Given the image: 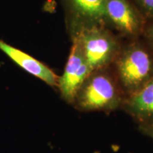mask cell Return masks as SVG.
Listing matches in <instances>:
<instances>
[{
    "label": "cell",
    "instance_id": "5",
    "mask_svg": "<svg viewBox=\"0 0 153 153\" xmlns=\"http://www.w3.org/2000/svg\"><path fill=\"white\" fill-rule=\"evenodd\" d=\"M0 50L25 71L39 78L47 85L52 87L57 86L59 78L52 70L43 63L1 40H0Z\"/></svg>",
    "mask_w": 153,
    "mask_h": 153
},
{
    "label": "cell",
    "instance_id": "6",
    "mask_svg": "<svg viewBox=\"0 0 153 153\" xmlns=\"http://www.w3.org/2000/svg\"><path fill=\"white\" fill-rule=\"evenodd\" d=\"M106 16L127 33H136L139 28L138 19L126 0H107Z\"/></svg>",
    "mask_w": 153,
    "mask_h": 153
},
{
    "label": "cell",
    "instance_id": "9",
    "mask_svg": "<svg viewBox=\"0 0 153 153\" xmlns=\"http://www.w3.org/2000/svg\"><path fill=\"white\" fill-rule=\"evenodd\" d=\"M138 1L147 13L153 15V0H138Z\"/></svg>",
    "mask_w": 153,
    "mask_h": 153
},
{
    "label": "cell",
    "instance_id": "11",
    "mask_svg": "<svg viewBox=\"0 0 153 153\" xmlns=\"http://www.w3.org/2000/svg\"><path fill=\"white\" fill-rule=\"evenodd\" d=\"M150 131L151 132V135H152V136L153 137V127L151 128L150 129Z\"/></svg>",
    "mask_w": 153,
    "mask_h": 153
},
{
    "label": "cell",
    "instance_id": "4",
    "mask_svg": "<svg viewBox=\"0 0 153 153\" xmlns=\"http://www.w3.org/2000/svg\"><path fill=\"white\" fill-rule=\"evenodd\" d=\"M78 38L85 60L92 71L106 65L112 58L114 43L102 30L97 28H87Z\"/></svg>",
    "mask_w": 153,
    "mask_h": 153
},
{
    "label": "cell",
    "instance_id": "3",
    "mask_svg": "<svg viewBox=\"0 0 153 153\" xmlns=\"http://www.w3.org/2000/svg\"><path fill=\"white\" fill-rule=\"evenodd\" d=\"M92 72L85 60L77 36L74 40L64 72L58 79L57 87L62 98L68 103H73L80 87Z\"/></svg>",
    "mask_w": 153,
    "mask_h": 153
},
{
    "label": "cell",
    "instance_id": "1",
    "mask_svg": "<svg viewBox=\"0 0 153 153\" xmlns=\"http://www.w3.org/2000/svg\"><path fill=\"white\" fill-rule=\"evenodd\" d=\"M92 72L80 87L74 102L85 111L116 109L120 97L114 82L108 74Z\"/></svg>",
    "mask_w": 153,
    "mask_h": 153
},
{
    "label": "cell",
    "instance_id": "8",
    "mask_svg": "<svg viewBox=\"0 0 153 153\" xmlns=\"http://www.w3.org/2000/svg\"><path fill=\"white\" fill-rule=\"evenodd\" d=\"M76 11L90 19H99L106 16L107 0H70Z\"/></svg>",
    "mask_w": 153,
    "mask_h": 153
},
{
    "label": "cell",
    "instance_id": "2",
    "mask_svg": "<svg viewBox=\"0 0 153 153\" xmlns=\"http://www.w3.org/2000/svg\"><path fill=\"white\" fill-rule=\"evenodd\" d=\"M152 69L150 56L140 48L129 49L118 62L119 79L131 94L148 81Z\"/></svg>",
    "mask_w": 153,
    "mask_h": 153
},
{
    "label": "cell",
    "instance_id": "7",
    "mask_svg": "<svg viewBox=\"0 0 153 153\" xmlns=\"http://www.w3.org/2000/svg\"><path fill=\"white\" fill-rule=\"evenodd\" d=\"M126 108L129 114L139 120H153V78L132 94Z\"/></svg>",
    "mask_w": 153,
    "mask_h": 153
},
{
    "label": "cell",
    "instance_id": "10",
    "mask_svg": "<svg viewBox=\"0 0 153 153\" xmlns=\"http://www.w3.org/2000/svg\"><path fill=\"white\" fill-rule=\"evenodd\" d=\"M149 35H150V37L151 39H152L153 41V26L150 28V32H149Z\"/></svg>",
    "mask_w": 153,
    "mask_h": 153
}]
</instances>
